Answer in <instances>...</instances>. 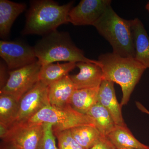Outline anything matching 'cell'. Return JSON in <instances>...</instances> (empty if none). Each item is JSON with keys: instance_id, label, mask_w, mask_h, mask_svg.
<instances>
[{"instance_id": "6da1fadb", "label": "cell", "mask_w": 149, "mask_h": 149, "mask_svg": "<svg viewBox=\"0 0 149 149\" xmlns=\"http://www.w3.org/2000/svg\"><path fill=\"white\" fill-rule=\"evenodd\" d=\"M73 3L61 5L52 0L32 1L22 35L45 36L56 31L61 24L68 23V14Z\"/></svg>"}, {"instance_id": "7a4b0ae2", "label": "cell", "mask_w": 149, "mask_h": 149, "mask_svg": "<svg viewBox=\"0 0 149 149\" xmlns=\"http://www.w3.org/2000/svg\"><path fill=\"white\" fill-rule=\"evenodd\" d=\"M98 61L103 72L104 80L116 83L121 87L123 96L120 105L127 104L147 68L135 58L122 57L113 52L101 55Z\"/></svg>"}, {"instance_id": "3957f363", "label": "cell", "mask_w": 149, "mask_h": 149, "mask_svg": "<svg viewBox=\"0 0 149 149\" xmlns=\"http://www.w3.org/2000/svg\"><path fill=\"white\" fill-rule=\"evenodd\" d=\"M36 57L42 65L56 62L91 63L98 65V61L86 57L83 51L72 42L68 32L57 30L44 36L33 47Z\"/></svg>"}, {"instance_id": "277c9868", "label": "cell", "mask_w": 149, "mask_h": 149, "mask_svg": "<svg viewBox=\"0 0 149 149\" xmlns=\"http://www.w3.org/2000/svg\"><path fill=\"white\" fill-rule=\"evenodd\" d=\"M93 26L108 41L113 48V54L122 57L135 58L132 20H126L120 17L111 5Z\"/></svg>"}, {"instance_id": "5b68a950", "label": "cell", "mask_w": 149, "mask_h": 149, "mask_svg": "<svg viewBox=\"0 0 149 149\" xmlns=\"http://www.w3.org/2000/svg\"><path fill=\"white\" fill-rule=\"evenodd\" d=\"M27 121L38 124L50 123L53 125L54 132L83 125L95 126L93 119L88 115L76 111L70 104L63 107L47 106Z\"/></svg>"}, {"instance_id": "8992f818", "label": "cell", "mask_w": 149, "mask_h": 149, "mask_svg": "<svg viewBox=\"0 0 149 149\" xmlns=\"http://www.w3.org/2000/svg\"><path fill=\"white\" fill-rule=\"evenodd\" d=\"M42 65L38 61L19 69L10 71L7 81L0 93L8 94L18 101L40 81Z\"/></svg>"}, {"instance_id": "52a82bcc", "label": "cell", "mask_w": 149, "mask_h": 149, "mask_svg": "<svg viewBox=\"0 0 149 149\" xmlns=\"http://www.w3.org/2000/svg\"><path fill=\"white\" fill-rule=\"evenodd\" d=\"M43 132V124L16 121L2 138L17 149H37Z\"/></svg>"}, {"instance_id": "ba28073f", "label": "cell", "mask_w": 149, "mask_h": 149, "mask_svg": "<svg viewBox=\"0 0 149 149\" xmlns=\"http://www.w3.org/2000/svg\"><path fill=\"white\" fill-rule=\"evenodd\" d=\"M0 56L8 69L11 70L21 68L38 61L34 47L22 42L0 41Z\"/></svg>"}, {"instance_id": "9c48e42d", "label": "cell", "mask_w": 149, "mask_h": 149, "mask_svg": "<svg viewBox=\"0 0 149 149\" xmlns=\"http://www.w3.org/2000/svg\"><path fill=\"white\" fill-rule=\"evenodd\" d=\"M49 87L40 81L19 100L16 121H27L43 108L50 105Z\"/></svg>"}, {"instance_id": "30bf717a", "label": "cell", "mask_w": 149, "mask_h": 149, "mask_svg": "<svg viewBox=\"0 0 149 149\" xmlns=\"http://www.w3.org/2000/svg\"><path fill=\"white\" fill-rule=\"evenodd\" d=\"M111 3L110 0H82L70 11L68 22L76 26L93 25Z\"/></svg>"}, {"instance_id": "8fae6325", "label": "cell", "mask_w": 149, "mask_h": 149, "mask_svg": "<svg viewBox=\"0 0 149 149\" xmlns=\"http://www.w3.org/2000/svg\"><path fill=\"white\" fill-rule=\"evenodd\" d=\"M78 73L70 75L76 90L97 88L104 80L103 72L98 65L80 62L76 63Z\"/></svg>"}, {"instance_id": "7c38bea8", "label": "cell", "mask_w": 149, "mask_h": 149, "mask_svg": "<svg viewBox=\"0 0 149 149\" xmlns=\"http://www.w3.org/2000/svg\"><path fill=\"white\" fill-rule=\"evenodd\" d=\"M98 102L109 112L116 125H126L122 116L121 107L118 102L114 83L104 80L99 88Z\"/></svg>"}, {"instance_id": "4fadbf2b", "label": "cell", "mask_w": 149, "mask_h": 149, "mask_svg": "<svg viewBox=\"0 0 149 149\" xmlns=\"http://www.w3.org/2000/svg\"><path fill=\"white\" fill-rule=\"evenodd\" d=\"M49 101L52 106L63 107L70 104L72 94L76 90L69 74L49 86Z\"/></svg>"}, {"instance_id": "5bb4252c", "label": "cell", "mask_w": 149, "mask_h": 149, "mask_svg": "<svg viewBox=\"0 0 149 149\" xmlns=\"http://www.w3.org/2000/svg\"><path fill=\"white\" fill-rule=\"evenodd\" d=\"M135 57L146 68H149V36L143 24L139 18L132 20Z\"/></svg>"}, {"instance_id": "9a60e30c", "label": "cell", "mask_w": 149, "mask_h": 149, "mask_svg": "<svg viewBox=\"0 0 149 149\" xmlns=\"http://www.w3.org/2000/svg\"><path fill=\"white\" fill-rule=\"evenodd\" d=\"M27 7L24 3L11 1L9 0L0 1V36L5 39L8 37L11 28L17 17Z\"/></svg>"}, {"instance_id": "2e32d148", "label": "cell", "mask_w": 149, "mask_h": 149, "mask_svg": "<svg viewBox=\"0 0 149 149\" xmlns=\"http://www.w3.org/2000/svg\"><path fill=\"white\" fill-rule=\"evenodd\" d=\"M19 101L8 94L0 93V137L5 135L8 129L16 122Z\"/></svg>"}, {"instance_id": "e0dca14e", "label": "cell", "mask_w": 149, "mask_h": 149, "mask_svg": "<svg viewBox=\"0 0 149 149\" xmlns=\"http://www.w3.org/2000/svg\"><path fill=\"white\" fill-rule=\"evenodd\" d=\"M107 137L116 149H149L133 136L126 125H116Z\"/></svg>"}, {"instance_id": "ac0fdd59", "label": "cell", "mask_w": 149, "mask_h": 149, "mask_svg": "<svg viewBox=\"0 0 149 149\" xmlns=\"http://www.w3.org/2000/svg\"><path fill=\"white\" fill-rule=\"evenodd\" d=\"M99 88L75 90L70 101V106L76 111L87 115L98 102Z\"/></svg>"}, {"instance_id": "d6986e66", "label": "cell", "mask_w": 149, "mask_h": 149, "mask_svg": "<svg viewBox=\"0 0 149 149\" xmlns=\"http://www.w3.org/2000/svg\"><path fill=\"white\" fill-rule=\"evenodd\" d=\"M76 67V63H51L42 65L40 74V81L49 86L60 80Z\"/></svg>"}, {"instance_id": "ffe728a7", "label": "cell", "mask_w": 149, "mask_h": 149, "mask_svg": "<svg viewBox=\"0 0 149 149\" xmlns=\"http://www.w3.org/2000/svg\"><path fill=\"white\" fill-rule=\"evenodd\" d=\"M87 115L93 119L95 126L102 136H107L116 125L109 112L98 102Z\"/></svg>"}, {"instance_id": "44dd1931", "label": "cell", "mask_w": 149, "mask_h": 149, "mask_svg": "<svg viewBox=\"0 0 149 149\" xmlns=\"http://www.w3.org/2000/svg\"><path fill=\"white\" fill-rule=\"evenodd\" d=\"M77 143L85 149H91L100 139L102 135L93 125H83L70 129Z\"/></svg>"}, {"instance_id": "7402d4cb", "label": "cell", "mask_w": 149, "mask_h": 149, "mask_svg": "<svg viewBox=\"0 0 149 149\" xmlns=\"http://www.w3.org/2000/svg\"><path fill=\"white\" fill-rule=\"evenodd\" d=\"M54 132L57 139L58 149H85L75 141L70 129Z\"/></svg>"}, {"instance_id": "603a6c76", "label": "cell", "mask_w": 149, "mask_h": 149, "mask_svg": "<svg viewBox=\"0 0 149 149\" xmlns=\"http://www.w3.org/2000/svg\"><path fill=\"white\" fill-rule=\"evenodd\" d=\"M37 149H58L52 124L43 123L42 134Z\"/></svg>"}, {"instance_id": "cb8c5ba5", "label": "cell", "mask_w": 149, "mask_h": 149, "mask_svg": "<svg viewBox=\"0 0 149 149\" xmlns=\"http://www.w3.org/2000/svg\"><path fill=\"white\" fill-rule=\"evenodd\" d=\"M91 149H116L107 136H102L100 141Z\"/></svg>"}, {"instance_id": "d4e9b609", "label": "cell", "mask_w": 149, "mask_h": 149, "mask_svg": "<svg viewBox=\"0 0 149 149\" xmlns=\"http://www.w3.org/2000/svg\"><path fill=\"white\" fill-rule=\"evenodd\" d=\"M6 68L3 63H1V89L5 85L6 81Z\"/></svg>"}, {"instance_id": "484cf974", "label": "cell", "mask_w": 149, "mask_h": 149, "mask_svg": "<svg viewBox=\"0 0 149 149\" xmlns=\"http://www.w3.org/2000/svg\"><path fill=\"white\" fill-rule=\"evenodd\" d=\"M1 149H17L15 147L8 143L3 142L1 144Z\"/></svg>"}, {"instance_id": "4316f807", "label": "cell", "mask_w": 149, "mask_h": 149, "mask_svg": "<svg viewBox=\"0 0 149 149\" xmlns=\"http://www.w3.org/2000/svg\"><path fill=\"white\" fill-rule=\"evenodd\" d=\"M136 105H137L138 108H139L141 111L149 115V111H148V110H147L146 109V108H145V107L142 104L140 103L139 102H136Z\"/></svg>"}, {"instance_id": "83f0119b", "label": "cell", "mask_w": 149, "mask_h": 149, "mask_svg": "<svg viewBox=\"0 0 149 149\" xmlns=\"http://www.w3.org/2000/svg\"><path fill=\"white\" fill-rule=\"evenodd\" d=\"M146 9L147 10L149 13V2H148V3L147 4L146 6Z\"/></svg>"}]
</instances>
